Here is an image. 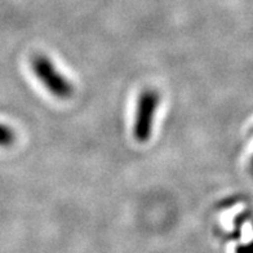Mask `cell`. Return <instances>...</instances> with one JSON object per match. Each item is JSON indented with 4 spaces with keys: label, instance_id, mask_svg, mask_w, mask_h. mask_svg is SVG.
Returning <instances> with one entry per match:
<instances>
[{
    "label": "cell",
    "instance_id": "obj_5",
    "mask_svg": "<svg viewBox=\"0 0 253 253\" xmlns=\"http://www.w3.org/2000/svg\"><path fill=\"white\" fill-rule=\"evenodd\" d=\"M252 170H253V159H252Z\"/></svg>",
    "mask_w": 253,
    "mask_h": 253
},
{
    "label": "cell",
    "instance_id": "obj_2",
    "mask_svg": "<svg viewBox=\"0 0 253 253\" xmlns=\"http://www.w3.org/2000/svg\"><path fill=\"white\" fill-rule=\"evenodd\" d=\"M159 102V93L154 89L143 90L138 97L133 126L134 138L138 142H146L153 134L154 118Z\"/></svg>",
    "mask_w": 253,
    "mask_h": 253
},
{
    "label": "cell",
    "instance_id": "obj_1",
    "mask_svg": "<svg viewBox=\"0 0 253 253\" xmlns=\"http://www.w3.org/2000/svg\"><path fill=\"white\" fill-rule=\"evenodd\" d=\"M31 67L40 83L54 97L66 100L73 96L74 87L71 82L57 70V67L47 56L38 54L34 57L31 61Z\"/></svg>",
    "mask_w": 253,
    "mask_h": 253
},
{
    "label": "cell",
    "instance_id": "obj_4",
    "mask_svg": "<svg viewBox=\"0 0 253 253\" xmlns=\"http://www.w3.org/2000/svg\"><path fill=\"white\" fill-rule=\"evenodd\" d=\"M237 253H253V242L238 247Z\"/></svg>",
    "mask_w": 253,
    "mask_h": 253
},
{
    "label": "cell",
    "instance_id": "obj_3",
    "mask_svg": "<svg viewBox=\"0 0 253 253\" xmlns=\"http://www.w3.org/2000/svg\"><path fill=\"white\" fill-rule=\"evenodd\" d=\"M14 140H16V134L12 128L0 124V146H10V145H13Z\"/></svg>",
    "mask_w": 253,
    "mask_h": 253
}]
</instances>
